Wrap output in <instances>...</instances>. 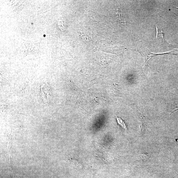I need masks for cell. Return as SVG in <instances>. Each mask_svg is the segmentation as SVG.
<instances>
[{"instance_id": "cell-3", "label": "cell", "mask_w": 178, "mask_h": 178, "mask_svg": "<svg viewBox=\"0 0 178 178\" xmlns=\"http://www.w3.org/2000/svg\"><path fill=\"white\" fill-rule=\"evenodd\" d=\"M117 123L120 125L124 129L126 130L127 128L126 127L125 123L122 119L119 118V117H117Z\"/></svg>"}, {"instance_id": "cell-2", "label": "cell", "mask_w": 178, "mask_h": 178, "mask_svg": "<svg viewBox=\"0 0 178 178\" xmlns=\"http://www.w3.org/2000/svg\"><path fill=\"white\" fill-rule=\"evenodd\" d=\"M117 17H118V20H119L121 22L124 23H125L126 22L125 21V18L124 16L122 14V13H121L119 11L117 10Z\"/></svg>"}, {"instance_id": "cell-4", "label": "cell", "mask_w": 178, "mask_h": 178, "mask_svg": "<svg viewBox=\"0 0 178 178\" xmlns=\"http://www.w3.org/2000/svg\"><path fill=\"white\" fill-rule=\"evenodd\" d=\"M175 10H176V11L177 12H176V15H177L178 16V8H175Z\"/></svg>"}, {"instance_id": "cell-1", "label": "cell", "mask_w": 178, "mask_h": 178, "mask_svg": "<svg viewBox=\"0 0 178 178\" xmlns=\"http://www.w3.org/2000/svg\"><path fill=\"white\" fill-rule=\"evenodd\" d=\"M156 39L157 40V41L160 40H161V44H168V43L166 41L165 39L164 38V33L162 32V31H160L159 29L158 28L156 27Z\"/></svg>"}]
</instances>
